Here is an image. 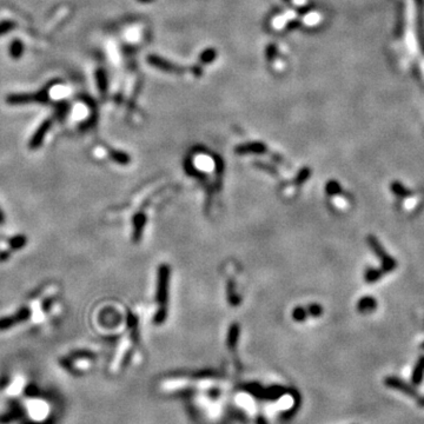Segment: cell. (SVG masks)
Returning a JSON list of instances; mask_svg holds the SVG:
<instances>
[{"instance_id":"cell-1","label":"cell","mask_w":424,"mask_h":424,"mask_svg":"<svg viewBox=\"0 0 424 424\" xmlns=\"http://www.w3.org/2000/svg\"><path fill=\"white\" fill-rule=\"evenodd\" d=\"M366 241H368L370 249H371L375 255L380 258L383 273H389L391 271L395 270L397 268V262L389 255V253L385 251V249L381 244V242L378 241V238H376L374 235H370L368 236V238H366Z\"/></svg>"},{"instance_id":"cell-2","label":"cell","mask_w":424,"mask_h":424,"mask_svg":"<svg viewBox=\"0 0 424 424\" xmlns=\"http://www.w3.org/2000/svg\"><path fill=\"white\" fill-rule=\"evenodd\" d=\"M384 384L387 385L388 388H390V389L399 391V393L404 394V395L411 397V398H419V394H417V391L414 387L405 383L401 378L395 377V376H389V377L385 378Z\"/></svg>"},{"instance_id":"cell-3","label":"cell","mask_w":424,"mask_h":424,"mask_svg":"<svg viewBox=\"0 0 424 424\" xmlns=\"http://www.w3.org/2000/svg\"><path fill=\"white\" fill-rule=\"evenodd\" d=\"M51 126H52V119H47V121H45L44 123L40 125L39 128H38V130L35 131V133L32 136L31 142H30V149L34 150V149H38L43 144L45 136L49 132Z\"/></svg>"},{"instance_id":"cell-4","label":"cell","mask_w":424,"mask_h":424,"mask_svg":"<svg viewBox=\"0 0 424 424\" xmlns=\"http://www.w3.org/2000/svg\"><path fill=\"white\" fill-rule=\"evenodd\" d=\"M377 305H378L377 301H376L374 297L365 296V297L361 298L360 302H358L357 310L361 313H368V312L374 311L376 307H377Z\"/></svg>"},{"instance_id":"cell-5","label":"cell","mask_w":424,"mask_h":424,"mask_svg":"<svg viewBox=\"0 0 424 424\" xmlns=\"http://www.w3.org/2000/svg\"><path fill=\"white\" fill-rule=\"evenodd\" d=\"M30 101H38L37 93L34 94H12L7 98V103L11 105H24Z\"/></svg>"},{"instance_id":"cell-6","label":"cell","mask_w":424,"mask_h":424,"mask_svg":"<svg viewBox=\"0 0 424 424\" xmlns=\"http://www.w3.org/2000/svg\"><path fill=\"white\" fill-rule=\"evenodd\" d=\"M424 378V356H421L417 361L416 365L411 374V383L414 385H420Z\"/></svg>"},{"instance_id":"cell-7","label":"cell","mask_w":424,"mask_h":424,"mask_svg":"<svg viewBox=\"0 0 424 424\" xmlns=\"http://www.w3.org/2000/svg\"><path fill=\"white\" fill-rule=\"evenodd\" d=\"M390 190L394 195L401 197V198H408V197L413 195V192H411L408 187H405L402 183H399V182H393L390 185Z\"/></svg>"},{"instance_id":"cell-8","label":"cell","mask_w":424,"mask_h":424,"mask_svg":"<svg viewBox=\"0 0 424 424\" xmlns=\"http://www.w3.org/2000/svg\"><path fill=\"white\" fill-rule=\"evenodd\" d=\"M383 273H384L382 269L368 268L365 270V273H364V279H365V282L369 283V284H372V283L380 280L382 278V276H383Z\"/></svg>"},{"instance_id":"cell-9","label":"cell","mask_w":424,"mask_h":424,"mask_svg":"<svg viewBox=\"0 0 424 424\" xmlns=\"http://www.w3.org/2000/svg\"><path fill=\"white\" fill-rule=\"evenodd\" d=\"M26 243H28V240H26L25 236H23V235L16 236V237L11 238L10 240V246L13 250L23 249V247L26 245Z\"/></svg>"},{"instance_id":"cell-10","label":"cell","mask_w":424,"mask_h":424,"mask_svg":"<svg viewBox=\"0 0 424 424\" xmlns=\"http://www.w3.org/2000/svg\"><path fill=\"white\" fill-rule=\"evenodd\" d=\"M23 51H24V45H23L22 41L14 40L13 43H12L11 49H10V53L14 59L20 58V56L23 55Z\"/></svg>"},{"instance_id":"cell-11","label":"cell","mask_w":424,"mask_h":424,"mask_svg":"<svg viewBox=\"0 0 424 424\" xmlns=\"http://www.w3.org/2000/svg\"><path fill=\"white\" fill-rule=\"evenodd\" d=\"M16 316H6V317L0 318V331H4L8 328H12L14 324H17Z\"/></svg>"},{"instance_id":"cell-12","label":"cell","mask_w":424,"mask_h":424,"mask_svg":"<svg viewBox=\"0 0 424 424\" xmlns=\"http://www.w3.org/2000/svg\"><path fill=\"white\" fill-rule=\"evenodd\" d=\"M340 192H342V186H340L339 183H337V182H335V181H331L327 184V193L328 195L335 196V195H339Z\"/></svg>"},{"instance_id":"cell-13","label":"cell","mask_w":424,"mask_h":424,"mask_svg":"<svg viewBox=\"0 0 424 424\" xmlns=\"http://www.w3.org/2000/svg\"><path fill=\"white\" fill-rule=\"evenodd\" d=\"M16 319L18 323H20V322H25L28 321L30 318V316H31V310L29 309V307H22L20 310H18L16 315Z\"/></svg>"},{"instance_id":"cell-14","label":"cell","mask_w":424,"mask_h":424,"mask_svg":"<svg viewBox=\"0 0 424 424\" xmlns=\"http://www.w3.org/2000/svg\"><path fill=\"white\" fill-rule=\"evenodd\" d=\"M66 111H67L66 103H61L59 105H57V116H58L59 119L65 117V115H66Z\"/></svg>"},{"instance_id":"cell-15","label":"cell","mask_w":424,"mask_h":424,"mask_svg":"<svg viewBox=\"0 0 424 424\" xmlns=\"http://www.w3.org/2000/svg\"><path fill=\"white\" fill-rule=\"evenodd\" d=\"M14 28V23L12 22H2L0 24V34H4L6 32L11 31Z\"/></svg>"},{"instance_id":"cell-16","label":"cell","mask_w":424,"mask_h":424,"mask_svg":"<svg viewBox=\"0 0 424 424\" xmlns=\"http://www.w3.org/2000/svg\"><path fill=\"white\" fill-rule=\"evenodd\" d=\"M112 157L115 158L116 159V162H118V163H121V164H125V163H127V157H126V154H124V153H118V152H112Z\"/></svg>"},{"instance_id":"cell-17","label":"cell","mask_w":424,"mask_h":424,"mask_svg":"<svg viewBox=\"0 0 424 424\" xmlns=\"http://www.w3.org/2000/svg\"><path fill=\"white\" fill-rule=\"evenodd\" d=\"M8 257H10V253L7 251H4L0 253V261H5V259H7Z\"/></svg>"},{"instance_id":"cell-18","label":"cell","mask_w":424,"mask_h":424,"mask_svg":"<svg viewBox=\"0 0 424 424\" xmlns=\"http://www.w3.org/2000/svg\"><path fill=\"white\" fill-rule=\"evenodd\" d=\"M417 401H419L420 407L424 408V397H419V398H417Z\"/></svg>"},{"instance_id":"cell-19","label":"cell","mask_w":424,"mask_h":424,"mask_svg":"<svg viewBox=\"0 0 424 424\" xmlns=\"http://www.w3.org/2000/svg\"><path fill=\"white\" fill-rule=\"evenodd\" d=\"M5 222V214L4 212L1 211V209H0V224H2Z\"/></svg>"},{"instance_id":"cell-20","label":"cell","mask_w":424,"mask_h":424,"mask_svg":"<svg viewBox=\"0 0 424 424\" xmlns=\"http://www.w3.org/2000/svg\"><path fill=\"white\" fill-rule=\"evenodd\" d=\"M422 348H423V349H424V343H423V344H422Z\"/></svg>"}]
</instances>
